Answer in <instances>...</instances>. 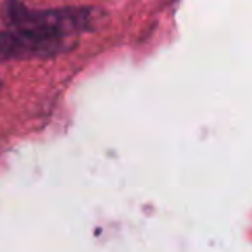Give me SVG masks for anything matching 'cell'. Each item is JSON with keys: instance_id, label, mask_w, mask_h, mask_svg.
Listing matches in <instances>:
<instances>
[{"instance_id": "1", "label": "cell", "mask_w": 252, "mask_h": 252, "mask_svg": "<svg viewBox=\"0 0 252 252\" xmlns=\"http://www.w3.org/2000/svg\"><path fill=\"white\" fill-rule=\"evenodd\" d=\"M69 38L73 36L42 26H9L0 32V63L57 56L69 49Z\"/></svg>"}, {"instance_id": "2", "label": "cell", "mask_w": 252, "mask_h": 252, "mask_svg": "<svg viewBox=\"0 0 252 252\" xmlns=\"http://www.w3.org/2000/svg\"><path fill=\"white\" fill-rule=\"evenodd\" d=\"M5 21L9 26H43L61 32L67 36H74L90 28L94 21V11L83 7L50 9V11H33L18 0H9L5 4Z\"/></svg>"}, {"instance_id": "3", "label": "cell", "mask_w": 252, "mask_h": 252, "mask_svg": "<svg viewBox=\"0 0 252 252\" xmlns=\"http://www.w3.org/2000/svg\"><path fill=\"white\" fill-rule=\"evenodd\" d=\"M0 90H2V80H0Z\"/></svg>"}]
</instances>
